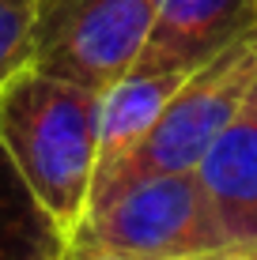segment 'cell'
I'll use <instances>...</instances> for the list:
<instances>
[{
  "label": "cell",
  "mask_w": 257,
  "mask_h": 260,
  "mask_svg": "<svg viewBox=\"0 0 257 260\" xmlns=\"http://www.w3.org/2000/svg\"><path fill=\"white\" fill-rule=\"evenodd\" d=\"M102 94L23 68L0 87V143L53 219L72 234L87 215L99 166Z\"/></svg>",
  "instance_id": "6da1fadb"
},
{
  "label": "cell",
  "mask_w": 257,
  "mask_h": 260,
  "mask_svg": "<svg viewBox=\"0 0 257 260\" xmlns=\"http://www.w3.org/2000/svg\"><path fill=\"white\" fill-rule=\"evenodd\" d=\"M257 83V26L223 46L212 60L185 76V83L170 94L159 121L148 136L129 151L113 170H106L91 185V204H102L118 189L155 174H193L205 151L246 106Z\"/></svg>",
  "instance_id": "7a4b0ae2"
},
{
  "label": "cell",
  "mask_w": 257,
  "mask_h": 260,
  "mask_svg": "<svg viewBox=\"0 0 257 260\" xmlns=\"http://www.w3.org/2000/svg\"><path fill=\"white\" fill-rule=\"evenodd\" d=\"M72 238L132 260H205L231 249L197 174L140 177L95 204Z\"/></svg>",
  "instance_id": "3957f363"
},
{
  "label": "cell",
  "mask_w": 257,
  "mask_h": 260,
  "mask_svg": "<svg viewBox=\"0 0 257 260\" xmlns=\"http://www.w3.org/2000/svg\"><path fill=\"white\" fill-rule=\"evenodd\" d=\"M155 0H38L31 68L106 94L152 38Z\"/></svg>",
  "instance_id": "277c9868"
},
{
  "label": "cell",
  "mask_w": 257,
  "mask_h": 260,
  "mask_svg": "<svg viewBox=\"0 0 257 260\" xmlns=\"http://www.w3.org/2000/svg\"><path fill=\"white\" fill-rule=\"evenodd\" d=\"M257 26V0H155L152 38L136 64L193 72Z\"/></svg>",
  "instance_id": "5b68a950"
},
{
  "label": "cell",
  "mask_w": 257,
  "mask_h": 260,
  "mask_svg": "<svg viewBox=\"0 0 257 260\" xmlns=\"http://www.w3.org/2000/svg\"><path fill=\"white\" fill-rule=\"evenodd\" d=\"M205 189L231 249L257 245V102L246 98L238 117L216 136L197 162Z\"/></svg>",
  "instance_id": "8992f818"
},
{
  "label": "cell",
  "mask_w": 257,
  "mask_h": 260,
  "mask_svg": "<svg viewBox=\"0 0 257 260\" xmlns=\"http://www.w3.org/2000/svg\"><path fill=\"white\" fill-rule=\"evenodd\" d=\"M197 72V68H193ZM189 72L178 68H155V64H136L125 79L102 94L99 106V166H95V181L113 170L121 158L148 136V128L159 121L163 106L170 94L185 83Z\"/></svg>",
  "instance_id": "52a82bcc"
},
{
  "label": "cell",
  "mask_w": 257,
  "mask_h": 260,
  "mask_svg": "<svg viewBox=\"0 0 257 260\" xmlns=\"http://www.w3.org/2000/svg\"><path fill=\"white\" fill-rule=\"evenodd\" d=\"M68 234L31 192L0 143V260H61Z\"/></svg>",
  "instance_id": "ba28073f"
},
{
  "label": "cell",
  "mask_w": 257,
  "mask_h": 260,
  "mask_svg": "<svg viewBox=\"0 0 257 260\" xmlns=\"http://www.w3.org/2000/svg\"><path fill=\"white\" fill-rule=\"evenodd\" d=\"M34 8H38V0H0V87L15 72L31 68Z\"/></svg>",
  "instance_id": "9c48e42d"
},
{
  "label": "cell",
  "mask_w": 257,
  "mask_h": 260,
  "mask_svg": "<svg viewBox=\"0 0 257 260\" xmlns=\"http://www.w3.org/2000/svg\"><path fill=\"white\" fill-rule=\"evenodd\" d=\"M61 260H132V256H121V253H110V249H102V245H87V241L72 238Z\"/></svg>",
  "instance_id": "30bf717a"
},
{
  "label": "cell",
  "mask_w": 257,
  "mask_h": 260,
  "mask_svg": "<svg viewBox=\"0 0 257 260\" xmlns=\"http://www.w3.org/2000/svg\"><path fill=\"white\" fill-rule=\"evenodd\" d=\"M205 260H257V245H246V249H227V253H216V256H205Z\"/></svg>",
  "instance_id": "8fae6325"
},
{
  "label": "cell",
  "mask_w": 257,
  "mask_h": 260,
  "mask_svg": "<svg viewBox=\"0 0 257 260\" xmlns=\"http://www.w3.org/2000/svg\"><path fill=\"white\" fill-rule=\"evenodd\" d=\"M250 98H253V102H257V83H253V91H250Z\"/></svg>",
  "instance_id": "7c38bea8"
}]
</instances>
